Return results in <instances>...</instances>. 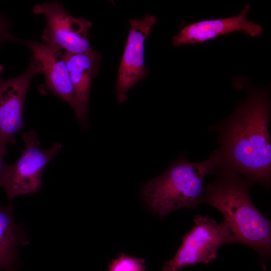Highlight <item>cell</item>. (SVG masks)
Returning <instances> with one entry per match:
<instances>
[{"instance_id": "obj_1", "label": "cell", "mask_w": 271, "mask_h": 271, "mask_svg": "<svg viewBox=\"0 0 271 271\" xmlns=\"http://www.w3.org/2000/svg\"><path fill=\"white\" fill-rule=\"evenodd\" d=\"M247 96L228 118L214 126L220 150L219 167L229 168L252 181L269 188L271 177L270 87L254 88L234 82Z\"/></svg>"}, {"instance_id": "obj_9", "label": "cell", "mask_w": 271, "mask_h": 271, "mask_svg": "<svg viewBox=\"0 0 271 271\" xmlns=\"http://www.w3.org/2000/svg\"><path fill=\"white\" fill-rule=\"evenodd\" d=\"M28 47L33 57L39 64L45 83L40 87L42 93H52L67 102L78 113L72 85L62 49L50 44L34 40H20Z\"/></svg>"}, {"instance_id": "obj_14", "label": "cell", "mask_w": 271, "mask_h": 271, "mask_svg": "<svg viewBox=\"0 0 271 271\" xmlns=\"http://www.w3.org/2000/svg\"><path fill=\"white\" fill-rule=\"evenodd\" d=\"M20 40L10 33L9 22L0 13V45L9 42H20Z\"/></svg>"}, {"instance_id": "obj_8", "label": "cell", "mask_w": 271, "mask_h": 271, "mask_svg": "<svg viewBox=\"0 0 271 271\" xmlns=\"http://www.w3.org/2000/svg\"><path fill=\"white\" fill-rule=\"evenodd\" d=\"M157 22L154 15L130 21V29L119 65L115 91L118 103L134 85L148 75L144 61V42Z\"/></svg>"}, {"instance_id": "obj_3", "label": "cell", "mask_w": 271, "mask_h": 271, "mask_svg": "<svg viewBox=\"0 0 271 271\" xmlns=\"http://www.w3.org/2000/svg\"><path fill=\"white\" fill-rule=\"evenodd\" d=\"M219 163L217 151L201 162L180 157L163 173L144 184L142 195L145 202L161 217L180 208H195L203 203L204 179L215 174Z\"/></svg>"}, {"instance_id": "obj_6", "label": "cell", "mask_w": 271, "mask_h": 271, "mask_svg": "<svg viewBox=\"0 0 271 271\" xmlns=\"http://www.w3.org/2000/svg\"><path fill=\"white\" fill-rule=\"evenodd\" d=\"M33 11L43 15L46 20L42 43L55 45L69 53H81L90 48L89 32L92 23L84 18L72 16L61 2L39 4Z\"/></svg>"}, {"instance_id": "obj_13", "label": "cell", "mask_w": 271, "mask_h": 271, "mask_svg": "<svg viewBox=\"0 0 271 271\" xmlns=\"http://www.w3.org/2000/svg\"><path fill=\"white\" fill-rule=\"evenodd\" d=\"M144 263L143 258L121 253L109 265L108 271H146Z\"/></svg>"}, {"instance_id": "obj_17", "label": "cell", "mask_w": 271, "mask_h": 271, "mask_svg": "<svg viewBox=\"0 0 271 271\" xmlns=\"http://www.w3.org/2000/svg\"><path fill=\"white\" fill-rule=\"evenodd\" d=\"M0 271H2L1 269H0Z\"/></svg>"}, {"instance_id": "obj_16", "label": "cell", "mask_w": 271, "mask_h": 271, "mask_svg": "<svg viewBox=\"0 0 271 271\" xmlns=\"http://www.w3.org/2000/svg\"><path fill=\"white\" fill-rule=\"evenodd\" d=\"M4 70V67L2 65H0V80H1L2 78V75Z\"/></svg>"}, {"instance_id": "obj_15", "label": "cell", "mask_w": 271, "mask_h": 271, "mask_svg": "<svg viewBox=\"0 0 271 271\" xmlns=\"http://www.w3.org/2000/svg\"><path fill=\"white\" fill-rule=\"evenodd\" d=\"M5 155L0 153V182L8 165L5 161Z\"/></svg>"}, {"instance_id": "obj_4", "label": "cell", "mask_w": 271, "mask_h": 271, "mask_svg": "<svg viewBox=\"0 0 271 271\" xmlns=\"http://www.w3.org/2000/svg\"><path fill=\"white\" fill-rule=\"evenodd\" d=\"M25 148L19 159L8 164L0 182L10 201L17 196L35 193L40 190L44 170L61 150L60 143L49 149H40L37 133L33 130L23 136Z\"/></svg>"}, {"instance_id": "obj_5", "label": "cell", "mask_w": 271, "mask_h": 271, "mask_svg": "<svg viewBox=\"0 0 271 271\" xmlns=\"http://www.w3.org/2000/svg\"><path fill=\"white\" fill-rule=\"evenodd\" d=\"M192 229L183 238L174 257L166 262L162 271H179L200 262L208 263L216 259L225 244L232 243L230 233L223 222L218 223L207 215L195 216Z\"/></svg>"}, {"instance_id": "obj_11", "label": "cell", "mask_w": 271, "mask_h": 271, "mask_svg": "<svg viewBox=\"0 0 271 271\" xmlns=\"http://www.w3.org/2000/svg\"><path fill=\"white\" fill-rule=\"evenodd\" d=\"M64 55L78 107L76 118L81 126L86 128L91 83L99 71L101 55L90 48L81 53L66 52Z\"/></svg>"}, {"instance_id": "obj_12", "label": "cell", "mask_w": 271, "mask_h": 271, "mask_svg": "<svg viewBox=\"0 0 271 271\" xmlns=\"http://www.w3.org/2000/svg\"><path fill=\"white\" fill-rule=\"evenodd\" d=\"M26 241L22 228L15 223L12 206H0V269L14 271L18 247Z\"/></svg>"}, {"instance_id": "obj_2", "label": "cell", "mask_w": 271, "mask_h": 271, "mask_svg": "<svg viewBox=\"0 0 271 271\" xmlns=\"http://www.w3.org/2000/svg\"><path fill=\"white\" fill-rule=\"evenodd\" d=\"M215 174L216 179L205 188L203 203L222 214L232 243L255 249L265 268L271 251V223L252 202L250 189L254 183L225 167H218Z\"/></svg>"}, {"instance_id": "obj_7", "label": "cell", "mask_w": 271, "mask_h": 271, "mask_svg": "<svg viewBox=\"0 0 271 271\" xmlns=\"http://www.w3.org/2000/svg\"><path fill=\"white\" fill-rule=\"evenodd\" d=\"M41 74L38 62L32 56L27 69L12 78L0 80V153H7V144H16L15 135L25 126V99L31 81Z\"/></svg>"}, {"instance_id": "obj_10", "label": "cell", "mask_w": 271, "mask_h": 271, "mask_svg": "<svg viewBox=\"0 0 271 271\" xmlns=\"http://www.w3.org/2000/svg\"><path fill=\"white\" fill-rule=\"evenodd\" d=\"M250 10L249 4L245 5L237 15L214 20H204L185 26L172 38L176 47L183 45L202 43L219 36L236 32H243L251 37L261 34L259 25L247 19Z\"/></svg>"}]
</instances>
